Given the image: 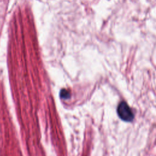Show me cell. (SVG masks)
Listing matches in <instances>:
<instances>
[{
	"label": "cell",
	"mask_w": 156,
	"mask_h": 156,
	"mask_svg": "<svg viewBox=\"0 0 156 156\" xmlns=\"http://www.w3.org/2000/svg\"><path fill=\"white\" fill-rule=\"evenodd\" d=\"M60 96L62 99H68L70 97V93L68 90L62 89L60 92Z\"/></svg>",
	"instance_id": "7a4b0ae2"
},
{
	"label": "cell",
	"mask_w": 156,
	"mask_h": 156,
	"mask_svg": "<svg viewBox=\"0 0 156 156\" xmlns=\"http://www.w3.org/2000/svg\"><path fill=\"white\" fill-rule=\"evenodd\" d=\"M117 113L119 118L124 121L131 122L134 118V115L128 104L122 101L119 103L117 108Z\"/></svg>",
	"instance_id": "6da1fadb"
}]
</instances>
